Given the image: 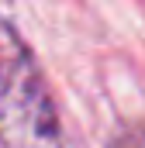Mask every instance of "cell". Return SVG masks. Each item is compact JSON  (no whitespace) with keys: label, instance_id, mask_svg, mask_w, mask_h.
Returning a JSON list of instances; mask_svg holds the SVG:
<instances>
[{"label":"cell","instance_id":"6da1fadb","mask_svg":"<svg viewBox=\"0 0 145 148\" xmlns=\"http://www.w3.org/2000/svg\"><path fill=\"white\" fill-rule=\"evenodd\" d=\"M0 148H59V117L21 35L0 17Z\"/></svg>","mask_w":145,"mask_h":148},{"label":"cell","instance_id":"7a4b0ae2","mask_svg":"<svg viewBox=\"0 0 145 148\" xmlns=\"http://www.w3.org/2000/svg\"><path fill=\"white\" fill-rule=\"evenodd\" d=\"M114 148H145V127H128L117 134Z\"/></svg>","mask_w":145,"mask_h":148}]
</instances>
